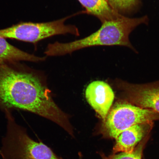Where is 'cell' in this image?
I'll use <instances>...</instances> for the list:
<instances>
[{"instance_id":"6da1fadb","label":"cell","mask_w":159,"mask_h":159,"mask_svg":"<svg viewBox=\"0 0 159 159\" xmlns=\"http://www.w3.org/2000/svg\"><path fill=\"white\" fill-rule=\"evenodd\" d=\"M15 109L48 119L73 135L68 117L53 101L41 73L20 61H0V109Z\"/></svg>"},{"instance_id":"7a4b0ae2","label":"cell","mask_w":159,"mask_h":159,"mask_svg":"<svg viewBox=\"0 0 159 159\" xmlns=\"http://www.w3.org/2000/svg\"><path fill=\"white\" fill-rule=\"evenodd\" d=\"M148 21L147 16L130 18L119 14L114 18L104 22L98 30L84 38L67 43H50L44 53L46 56H58L97 46H123L135 50L129 35L135 28L148 23Z\"/></svg>"},{"instance_id":"3957f363","label":"cell","mask_w":159,"mask_h":159,"mask_svg":"<svg viewBox=\"0 0 159 159\" xmlns=\"http://www.w3.org/2000/svg\"><path fill=\"white\" fill-rule=\"evenodd\" d=\"M4 112L7 124L0 149L2 159H61L47 145L31 138L26 129L16 122L11 111Z\"/></svg>"},{"instance_id":"277c9868","label":"cell","mask_w":159,"mask_h":159,"mask_svg":"<svg viewBox=\"0 0 159 159\" xmlns=\"http://www.w3.org/2000/svg\"><path fill=\"white\" fill-rule=\"evenodd\" d=\"M159 119V114L130 102L115 103L102 121L99 132L103 138L116 139L121 133L135 125L152 123Z\"/></svg>"},{"instance_id":"5b68a950","label":"cell","mask_w":159,"mask_h":159,"mask_svg":"<svg viewBox=\"0 0 159 159\" xmlns=\"http://www.w3.org/2000/svg\"><path fill=\"white\" fill-rule=\"evenodd\" d=\"M74 15L48 22H22L0 30V36L33 43L53 36L70 34L79 36L78 28L73 25L65 24L66 20Z\"/></svg>"},{"instance_id":"8992f818","label":"cell","mask_w":159,"mask_h":159,"mask_svg":"<svg viewBox=\"0 0 159 159\" xmlns=\"http://www.w3.org/2000/svg\"><path fill=\"white\" fill-rule=\"evenodd\" d=\"M85 97L102 121L104 120L114 99V93L111 87L104 81H93L87 87Z\"/></svg>"},{"instance_id":"52a82bcc","label":"cell","mask_w":159,"mask_h":159,"mask_svg":"<svg viewBox=\"0 0 159 159\" xmlns=\"http://www.w3.org/2000/svg\"><path fill=\"white\" fill-rule=\"evenodd\" d=\"M122 89L129 102L159 114V85H134L124 83Z\"/></svg>"},{"instance_id":"ba28073f","label":"cell","mask_w":159,"mask_h":159,"mask_svg":"<svg viewBox=\"0 0 159 159\" xmlns=\"http://www.w3.org/2000/svg\"><path fill=\"white\" fill-rule=\"evenodd\" d=\"M152 123L138 124L123 131L115 139L113 154L132 153L150 130Z\"/></svg>"},{"instance_id":"9c48e42d","label":"cell","mask_w":159,"mask_h":159,"mask_svg":"<svg viewBox=\"0 0 159 159\" xmlns=\"http://www.w3.org/2000/svg\"><path fill=\"white\" fill-rule=\"evenodd\" d=\"M46 57H39L25 52L8 43L0 36V61H25L38 62L44 61Z\"/></svg>"},{"instance_id":"30bf717a","label":"cell","mask_w":159,"mask_h":159,"mask_svg":"<svg viewBox=\"0 0 159 159\" xmlns=\"http://www.w3.org/2000/svg\"><path fill=\"white\" fill-rule=\"evenodd\" d=\"M78 1L85 9V13L94 16L102 23L114 18L120 14L113 9L105 0Z\"/></svg>"},{"instance_id":"8fae6325","label":"cell","mask_w":159,"mask_h":159,"mask_svg":"<svg viewBox=\"0 0 159 159\" xmlns=\"http://www.w3.org/2000/svg\"><path fill=\"white\" fill-rule=\"evenodd\" d=\"M145 142H140L132 153L119 152L107 156L103 153L100 155L102 159H142Z\"/></svg>"},{"instance_id":"7c38bea8","label":"cell","mask_w":159,"mask_h":159,"mask_svg":"<svg viewBox=\"0 0 159 159\" xmlns=\"http://www.w3.org/2000/svg\"><path fill=\"white\" fill-rule=\"evenodd\" d=\"M139 0H108V2L112 8L119 13L129 12L136 8Z\"/></svg>"},{"instance_id":"4fadbf2b","label":"cell","mask_w":159,"mask_h":159,"mask_svg":"<svg viewBox=\"0 0 159 159\" xmlns=\"http://www.w3.org/2000/svg\"><path fill=\"white\" fill-rule=\"evenodd\" d=\"M105 1H106L107 2H108V0H105Z\"/></svg>"}]
</instances>
